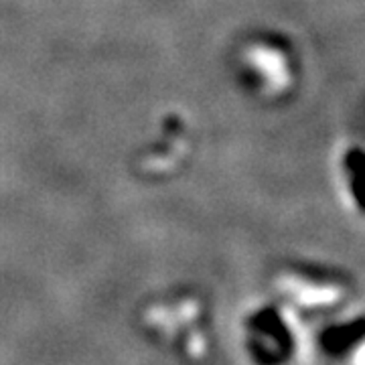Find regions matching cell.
<instances>
[{
	"mask_svg": "<svg viewBox=\"0 0 365 365\" xmlns=\"http://www.w3.org/2000/svg\"><path fill=\"white\" fill-rule=\"evenodd\" d=\"M292 294L302 307H311L325 311L337 307L345 299V288L339 282H321V280H297L292 287Z\"/></svg>",
	"mask_w": 365,
	"mask_h": 365,
	"instance_id": "2",
	"label": "cell"
},
{
	"mask_svg": "<svg viewBox=\"0 0 365 365\" xmlns=\"http://www.w3.org/2000/svg\"><path fill=\"white\" fill-rule=\"evenodd\" d=\"M327 347L341 355L345 365H365V319H351L329 329Z\"/></svg>",
	"mask_w": 365,
	"mask_h": 365,
	"instance_id": "1",
	"label": "cell"
}]
</instances>
